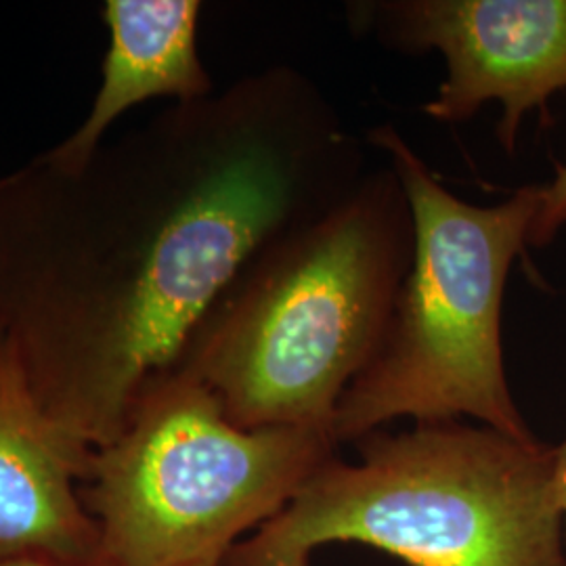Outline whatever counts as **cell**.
<instances>
[{
    "label": "cell",
    "instance_id": "cell-1",
    "mask_svg": "<svg viewBox=\"0 0 566 566\" xmlns=\"http://www.w3.org/2000/svg\"><path fill=\"white\" fill-rule=\"evenodd\" d=\"M313 212L273 126L172 105L78 175L34 163L0 181V338L53 420L102 449L243 266Z\"/></svg>",
    "mask_w": 566,
    "mask_h": 566
},
{
    "label": "cell",
    "instance_id": "cell-2",
    "mask_svg": "<svg viewBox=\"0 0 566 566\" xmlns=\"http://www.w3.org/2000/svg\"><path fill=\"white\" fill-rule=\"evenodd\" d=\"M413 256V217L390 164L243 266L185 344L177 369L242 428L332 434L346 388L382 340ZM334 439V437H332Z\"/></svg>",
    "mask_w": 566,
    "mask_h": 566
},
{
    "label": "cell",
    "instance_id": "cell-3",
    "mask_svg": "<svg viewBox=\"0 0 566 566\" xmlns=\"http://www.w3.org/2000/svg\"><path fill=\"white\" fill-rule=\"evenodd\" d=\"M329 458L223 566H313L332 544L407 566H566L554 446L434 422L371 432Z\"/></svg>",
    "mask_w": 566,
    "mask_h": 566
},
{
    "label": "cell",
    "instance_id": "cell-4",
    "mask_svg": "<svg viewBox=\"0 0 566 566\" xmlns=\"http://www.w3.org/2000/svg\"><path fill=\"white\" fill-rule=\"evenodd\" d=\"M367 143L399 175L413 217V256L374 357L334 416L336 446L397 420L465 422L537 441L507 382L502 315L510 269L528 248L539 185L476 206L434 177L392 124Z\"/></svg>",
    "mask_w": 566,
    "mask_h": 566
},
{
    "label": "cell",
    "instance_id": "cell-5",
    "mask_svg": "<svg viewBox=\"0 0 566 566\" xmlns=\"http://www.w3.org/2000/svg\"><path fill=\"white\" fill-rule=\"evenodd\" d=\"M338 451L306 428H242L177 367L95 449L82 500L114 566H223Z\"/></svg>",
    "mask_w": 566,
    "mask_h": 566
},
{
    "label": "cell",
    "instance_id": "cell-6",
    "mask_svg": "<svg viewBox=\"0 0 566 566\" xmlns=\"http://www.w3.org/2000/svg\"><path fill=\"white\" fill-rule=\"evenodd\" d=\"M350 25L392 51H437L446 81L422 107L462 124L500 103L497 139L516 149L531 112L566 91V0H376L348 4Z\"/></svg>",
    "mask_w": 566,
    "mask_h": 566
},
{
    "label": "cell",
    "instance_id": "cell-7",
    "mask_svg": "<svg viewBox=\"0 0 566 566\" xmlns=\"http://www.w3.org/2000/svg\"><path fill=\"white\" fill-rule=\"evenodd\" d=\"M93 453L53 420L18 350L0 338V554L102 552L81 489Z\"/></svg>",
    "mask_w": 566,
    "mask_h": 566
},
{
    "label": "cell",
    "instance_id": "cell-8",
    "mask_svg": "<svg viewBox=\"0 0 566 566\" xmlns=\"http://www.w3.org/2000/svg\"><path fill=\"white\" fill-rule=\"evenodd\" d=\"M196 0H109L103 18L109 49L102 84L81 126L39 163L61 175H78L102 149L122 116L151 99L196 102L212 93L198 53Z\"/></svg>",
    "mask_w": 566,
    "mask_h": 566
},
{
    "label": "cell",
    "instance_id": "cell-9",
    "mask_svg": "<svg viewBox=\"0 0 566 566\" xmlns=\"http://www.w3.org/2000/svg\"><path fill=\"white\" fill-rule=\"evenodd\" d=\"M566 229V163L546 185H539V208L528 231V248H547Z\"/></svg>",
    "mask_w": 566,
    "mask_h": 566
},
{
    "label": "cell",
    "instance_id": "cell-10",
    "mask_svg": "<svg viewBox=\"0 0 566 566\" xmlns=\"http://www.w3.org/2000/svg\"><path fill=\"white\" fill-rule=\"evenodd\" d=\"M0 566H114L103 552L91 556H61L51 552L0 554Z\"/></svg>",
    "mask_w": 566,
    "mask_h": 566
},
{
    "label": "cell",
    "instance_id": "cell-11",
    "mask_svg": "<svg viewBox=\"0 0 566 566\" xmlns=\"http://www.w3.org/2000/svg\"><path fill=\"white\" fill-rule=\"evenodd\" d=\"M554 476H556V493L563 510L566 537V439L560 446H554Z\"/></svg>",
    "mask_w": 566,
    "mask_h": 566
}]
</instances>
